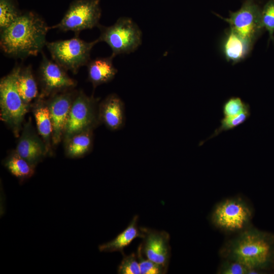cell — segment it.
Listing matches in <instances>:
<instances>
[{"mask_svg": "<svg viewBox=\"0 0 274 274\" xmlns=\"http://www.w3.org/2000/svg\"><path fill=\"white\" fill-rule=\"evenodd\" d=\"M220 257L239 262L257 273L274 269V234L253 226L226 241L219 250Z\"/></svg>", "mask_w": 274, "mask_h": 274, "instance_id": "cell-1", "label": "cell"}, {"mask_svg": "<svg viewBox=\"0 0 274 274\" xmlns=\"http://www.w3.org/2000/svg\"><path fill=\"white\" fill-rule=\"evenodd\" d=\"M50 30L45 21L38 14L27 11L10 26L1 31L0 46L7 56L24 59L42 53Z\"/></svg>", "mask_w": 274, "mask_h": 274, "instance_id": "cell-2", "label": "cell"}, {"mask_svg": "<svg viewBox=\"0 0 274 274\" xmlns=\"http://www.w3.org/2000/svg\"><path fill=\"white\" fill-rule=\"evenodd\" d=\"M21 65H15L0 81V117L19 137L22 123L30 106L26 104L17 90L16 81Z\"/></svg>", "mask_w": 274, "mask_h": 274, "instance_id": "cell-3", "label": "cell"}, {"mask_svg": "<svg viewBox=\"0 0 274 274\" xmlns=\"http://www.w3.org/2000/svg\"><path fill=\"white\" fill-rule=\"evenodd\" d=\"M254 210L247 199L239 196L224 199L214 208L212 224L228 233L236 234L252 226Z\"/></svg>", "mask_w": 274, "mask_h": 274, "instance_id": "cell-4", "label": "cell"}, {"mask_svg": "<svg viewBox=\"0 0 274 274\" xmlns=\"http://www.w3.org/2000/svg\"><path fill=\"white\" fill-rule=\"evenodd\" d=\"M98 39L86 42L79 35L66 40L47 42L46 47L52 60L63 67L76 74L83 66L87 65L90 59V53Z\"/></svg>", "mask_w": 274, "mask_h": 274, "instance_id": "cell-5", "label": "cell"}, {"mask_svg": "<svg viewBox=\"0 0 274 274\" xmlns=\"http://www.w3.org/2000/svg\"><path fill=\"white\" fill-rule=\"evenodd\" d=\"M98 27L100 35L97 39L109 46L113 58L118 55L133 52L142 44V31L130 18L120 17L112 25L100 24Z\"/></svg>", "mask_w": 274, "mask_h": 274, "instance_id": "cell-6", "label": "cell"}, {"mask_svg": "<svg viewBox=\"0 0 274 274\" xmlns=\"http://www.w3.org/2000/svg\"><path fill=\"white\" fill-rule=\"evenodd\" d=\"M101 15L100 0H74L61 20L50 26V29L72 31L75 35H79L82 30L98 27Z\"/></svg>", "mask_w": 274, "mask_h": 274, "instance_id": "cell-7", "label": "cell"}, {"mask_svg": "<svg viewBox=\"0 0 274 274\" xmlns=\"http://www.w3.org/2000/svg\"><path fill=\"white\" fill-rule=\"evenodd\" d=\"M99 98L77 91L71 108L63 141L83 131L93 130L100 123L98 117Z\"/></svg>", "mask_w": 274, "mask_h": 274, "instance_id": "cell-8", "label": "cell"}, {"mask_svg": "<svg viewBox=\"0 0 274 274\" xmlns=\"http://www.w3.org/2000/svg\"><path fill=\"white\" fill-rule=\"evenodd\" d=\"M261 11L254 0H245L238 10L229 12L228 18L215 15L254 45L265 30L262 23Z\"/></svg>", "mask_w": 274, "mask_h": 274, "instance_id": "cell-9", "label": "cell"}, {"mask_svg": "<svg viewBox=\"0 0 274 274\" xmlns=\"http://www.w3.org/2000/svg\"><path fill=\"white\" fill-rule=\"evenodd\" d=\"M42 53V60L38 70L40 86L39 97L46 98L58 92L73 89L77 81L71 78L60 65Z\"/></svg>", "mask_w": 274, "mask_h": 274, "instance_id": "cell-10", "label": "cell"}, {"mask_svg": "<svg viewBox=\"0 0 274 274\" xmlns=\"http://www.w3.org/2000/svg\"><path fill=\"white\" fill-rule=\"evenodd\" d=\"M77 91L68 90L54 94L46 99L53 127L52 145H57L63 138L66 125Z\"/></svg>", "mask_w": 274, "mask_h": 274, "instance_id": "cell-11", "label": "cell"}, {"mask_svg": "<svg viewBox=\"0 0 274 274\" xmlns=\"http://www.w3.org/2000/svg\"><path fill=\"white\" fill-rule=\"evenodd\" d=\"M140 228L143 237L139 246L143 255L168 269L171 256L169 234L165 231L144 227Z\"/></svg>", "mask_w": 274, "mask_h": 274, "instance_id": "cell-12", "label": "cell"}, {"mask_svg": "<svg viewBox=\"0 0 274 274\" xmlns=\"http://www.w3.org/2000/svg\"><path fill=\"white\" fill-rule=\"evenodd\" d=\"M34 128L31 118L22 128L15 149L30 164L36 166L48 154L46 145Z\"/></svg>", "mask_w": 274, "mask_h": 274, "instance_id": "cell-13", "label": "cell"}, {"mask_svg": "<svg viewBox=\"0 0 274 274\" xmlns=\"http://www.w3.org/2000/svg\"><path fill=\"white\" fill-rule=\"evenodd\" d=\"M98 117L99 123L111 130H118L124 126V104L117 94H110L99 104Z\"/></svg>", "mask_w": 274, "mask_h": 274, "instance_id": "cell-14", "label": "cell"}, {"mask_svg": "<svg viewBox=\"0 0 274 274\" xmlns=\"http://www.w3.org/2000/svg\"><path fill=\"white\" fill-rule=\"evenodd\" d=\"M254 45L229 27L225 31L221 43V50L225 59L233 64L245 59Z\"/></svg>", "mask_w": 274, "mask_h": 274, "instance_id": "cell-15", "label": "cell"}, {"mask_svg": "<svg viewBox=\"0 0 274 274\" xmlns=\"http://www.w3.org/2000/svg\"><path fill=\"white\" fill-rule=\"evenodd\" d=\"M30 107L32 108L38 133L45 142L48 154L50 155L53 127L46 99L38 97Z\"/></svg>", "mask_w": 274, "mask_h": 274, "instance_id": "cell-16", "label": "cell"}, {"mask_svg": "<svg viewBox=\"0 0 274 274\" xmlns=\"http://www.w3.org/2000/svg\"><path fill=\"white\" fill-rule=\"evenodd\" d=\"M113 58L98 57L90 60L87 65L88 81L94 89L98 86L112 81L118 72L113 63Z\"/></svg>", "mask_w": 274, "mask_h": 274, "instance_id": "cell-17", "label": "cell"}, {"mask_svg": "<svg viewBox=\"0 0 274 274\" xmlns=\"http://www.w3.org/2000/svg\"><path fill=\"white\" fill-rule=\"evenodd\" d=\"M138 215H135L126 228L112 241L100 245L98 249L100 252H119L124 255V249L136 238L143 237L140 228L138 226Z\"/></svg>", "mask_w": 274, "mask_h": 274, "instance_id": "cell-18", "label": "cell"}, {"mask_svg": "<svg viewBox=\"0 0 274 274\" xmlns=\"http://www.w3.org/2000/svg\"><path fill=\"white\" fill-rule=\"evenodd\" d=\"M93 130H87L76 133L63 141L66 157L80 158L89 153L93 146Z\"/></svg>", "mask_w": 274, "mask_h": 274, "instance_id": "cell-19", "label": "cell"}, {"mask_svg": "<svg viewBox=\"0 0 274 274\" xmlns=\"http://www.w3.org/2000/svg\"><path fill=\"white\" fill-rule=\"evenodd\" d=\"M16 85L21 98L26 104L30 106L31 101L36 100L40 94L37 82L30 64L21 66L18 74Z\"/></svg>", "mask_w": 274, "mask_h": 274, "instance_id": "cell-20", "label": "cell"}, {"mask_svg": "<svg viewBox=\"0 0 274 274\" xmlns=\"http://www.w3.org/2000/svg\"><path fill=\"white\" fill-rule=\"evenodd\" d=\"M3 163L13 176L21 181L31 177L35 173V167L20 156L15 150L10 153Z\"/></svg>", "mask_w": 274, "mask_h": 274, "instance_id": "cell-21", "label": "cell"}, {"mask_svg": "<svg viewBox=\"0 0 274 274\" xmlns=\"http://www.w3.org/2000/svg\"><path fill=\"white\" fill-rule=\"evenodd\" d=\"M251 112L247 111L234 116H223L220 120V125L215 129L214 133L204 141H202L199 146L209 140L216 137L221 133L233 130L238 126L244 124L251 116Z\"/></svg>", "mask_w": 274, "mask_h": 274, "instance_id": "cell-22", "label": "cell"}, {"mask_svg": "<svg viewBox=\"0 0 274 274\" xmlns=\"http://www.w3.org/2000/svg\"><path fill=\"white\" fill-rule=\"evenodd\" d=\"M21 13L13 0H0V30L10 26Z\"/></svg>", "mask_w": 274, "mask_h": 274, "instance_id": "cell-23", "label": "cell"}, {"mask_svg": "<svg viewBox=\"0 0 274 274\" xmlns=\"http://www.w3.org/2000/svg\"><path fill=\"white\" fill-rule=\"evenodd\" d=\"M222 110L223 116H234L250 111L251 108L250 105L241 97L231 96L224 102Z\"/></svg>", "mask_w": 274, "mask_h": 274, "instance_id": "cell-24", "label": "cell"}, {"mask_svg": "<svg viewBox=\"0 0 274 274\" xmlns=\"http://www.w3.org/2000/svg\"><path fill=\"white\" fill-rule=\"evenodd\" d=\"M218 274H257L256 272L236 261L222 259L217 270Z\"/></svg>", "mask_w": 274, "mask_h": 274, "instance_id": "cell-25", "label": "cell"}, {"mask_svg": "<svg viewBox=\"0 0 274 274\" xmlns=\"http://www.w3.org/2000/svg\"><path fill=\"white\" fill-rule=\"evenodd\" d=\"M136 256L139 263L141 274H164L167 273L168 269L166 267L148 258H144L140 246L138 247L137 250Z\"/></svg>", "mask_w": 274, "mask_h": 274, "instance_id": "cell-26", "label": "cell"}, {"mask_svg": "<svg viewBox=\"0 0 274 274\" xmlns=\"http://www.w3.org/2000/svg\"><path fill=\"white\" fill-rule=\"evenodd\" d=\"M261 20L265 30L269 35V40L274 42V0H269L261 11Z\"/></svg>", "mask_w": 274, "mask_h": 274, "instance_id": "cell-27", "label": "cell"}, {"mask_svg": "<svg viewBox=\"0 0 274 274\" xmlns=\"http://www.w3.org/2000/svg\"><path fill=\"white\" fill-rule=\"evenodd\" d=\"M123 256L122 260L118 267L119 274H141L140 267L136 255L132 253Z\"/></svg>", "mask_w": 274, "mask_h": 274, "instance_id": "cell-28", "label": "cell"}]
</instances>
